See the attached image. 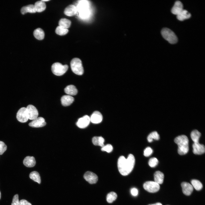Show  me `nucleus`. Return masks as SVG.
<instances>
[{
  "label": "nucleus",
  "mask_w": 205,
  "mask_h": 205,
  "mask_svg": "<svg viewBox=\"0 0 205 205\" xmlns=\"http://www.w3.org/2000/svg\"><path fill=\"white\" fill-rule=\"evenodd\" d=\"M74 101V98L68 95H63L61 99L62 105L65 106L70 105Z\"/></svg>",
  "instance_id": "a211bd4d"
},
{
  "label": "nucleus",
  "mask_w": 205,
  "mask_h": 205,
  "mask_svg": "<svg viewBox=\"0 0 205 205\" xmlns=\"http://www.w3.org/2000/svg\"><path fill=\"white\" fill-rule=\"evenodd\" d=\"M182 3L179 1H176L171 9V12L173 14L177 15L183 10Z\"/></svg>",
  "instance_id": "dca6fc26"
},
{
  "label": "nucleus",
  "mask_w": 205,
  "mask_h": 205,
  "mask_svg": "<svg viewBox=\"0 0 205 205\" xmlns=\"http://www.w3.org/2000/svg\"><path fill=\"white\" fill-rule=\"evenodd\" d=\"M26 108L28 119L33 120L38 117V111L34 106L29 104L27 106Z\"/></svg>",
  "instance_id": "1a4fd4ad"
},
{
  "label": "nucleus",
  "mask_w": 205,
  "mask_h": 205,
  "mask_svg": "<svg viewBox=\"0 0 205 205\" xmlns=\"http://www.w3.org/2000/svg\"><path fill=\"white\" fill-rule=\"evenodd\" d=\"M193 152L196 155H201L204 153L205 148L204 145L199 142L194 143L192 145Z\"/></svg>",
  "instance_id": "ddd939ff"
},
{
  "label": "nucleus",
  "mask_w": 205,
  "mask_h": 205,
  "mask_svg": "<svg viewBox=\"0 0 205 205\" xmlns=\"http://www.w3.org/2000/svg\"><path fill=\"white\" fill-rule=\"evenodd\" d=\"M144 188L147 191L151 193H154L160 189L159 184L153 181H148L143 184Z\"/></svg>",
  "instance_id": "0eeeda50"
},
{
  "label": "nucleus",
  "mask_w": 205,
  "mask_h": 205,
  "mask_svg": "<svg viewBox=\"0 0 205 205\" xmlns=\"http://www.w3.org/2000/svg\"><path fill=\"white\" fill-rule=\"evenodd\" d=\"M93 144L95 145H99L102 147L104 145V140L101 136H95L92 139Z\"/></svg>",
  "instance_id": "a878e982"
},
{
  "label": "nucleus",
  "mask_w": 205,
  "mask_h": 205,
  "mask_svg": "<svg viewBox=\"0 0 205 205\" xmlns=\"http://www.w3.org/2000/svg\"><path fill=\"white\" fill-rule=\"evenodd\" d=\"M191 16V14L187 10L183 9L181 13L177 15V18L179 20L183 21L189 19Z\"/></svg>",
  "instance_id": "5701e85b"
},
{
  "label": "nucleus",
  "mask_w": 205,
  "mask_h": 205,
  "mask_svg": "<svg viewBox=\"0 0 205 205\" xmlns=\"http://www.w3.org/2000/svg\"><path fill=\"white\" fill-rule=\"evenodd\" d=\"M183 192L184 194L189 196L191 194L193 191V187L189 183L183 182L181 184Z\"/></svg>",
  "instance_id": "2eb2a0df"
},
{
  "label": "nucleus",
  "mask_w": 205,
  "mask_h": 205,
  "mask_svg": "<svg viewBox=\"0 0 205 205\" xmlns=\"http://www.w3.org/2000/svg\"><path fill=\"white\" fill-rule=\"evenodd\" d=\"M1 197V192L0 191V199Z\"/></svg>",
  "instance_id": "37998d69"
},
{
  "label": "nucleus",
  "mask_w": 205,
  "mask_h": 205,
  "mask_svg": "<svg viewBox=\"0 0 205 205\" xmlns=\"http://www.w3.org/2000/svg\"><path fill=\"white\" fill-rule=\"evenodd\" d=\"M175 142L178 146V152L180 155L187 153L189 151V140L185 135H181L176 137L174 140Z\"/></svg>",
  "instance_id": "f03ea898"
},
{
  "label": "nucleus",
  "mask_w": 205,
  "mask_h": 205,
  "mask_svg": "<svg viewBox=\"0 0 205 205\" xmlns=\"http://www.w3.org/2000/svg\"><path fill=\"white\" fill-rule=\"evenodd\" d=\"M154 182L159 184L163 183L164 178L163 173L159 171H156L154 173Z\"/></svg>",
  "instance_id": "412c9836"
},
{
  "label": "nucleus",
  "mask_w": 205,
  "mask_h": 205,
  "mask_svg": "<svg viewBox=\"0 0 205 205\" xmlns=\"http://www.w3.org/2000/svg\"><path fill=\"white\" fill-rule=\"evenodd\" d=\"M30 178L39 184L41 183L40 177L39 173L36 171H33L29 175Z\"/></svg>",
  "instance_id": "c85d7f7f"
},
{
  "label": "nucleus",
  "mask_w": 205,
  "mask_h": 205,
  "mask_svg": "<svg viewBox=\"0 0 205 205\" xmlns=\"http://www.w3.org/2000/svg\"><path fill=\"white\" fill-rule=\"evenodd\" d=\"M70 66L72 71L76 74L81 75L83 74V68L82 62L79 58H73L70 62Z\"/></svg>",
  "instance_id": "7ed1b4c3"
},
{
  "label": "nucleus",
  "mask_w": 205,
  "mask_h": 205,
  "mask_svg": "<svg viewBox=\"0 0 205 205\" xmlns=\"http://www.w3.org/2000/svg\"><path fill=\"white\" fill-rule=\"evenodd\" d=\"M42 1L44 2H45V1H49L50 0H42Z\"/></svg>",
  "instance_id": "79ce46f5"
},
{
  "label": "nucleus",
  "mask_w": 205,
  "mask_h": 205,
  "mask_svg": "<svg viewBox=\"0 0 205 205\" xmlns=\"http://www.w3.org/2000/svg\"><path fill=\"white\" fill-rule=\"evenodd\" d=\"M68 68L67 65H63L59 62L54 63L51 67L52 72L54 74L57 76H61L64 74Z\"/></svg>",
  "instance_id": "39448f33"
},
{
  "label": "nucleus",
  "mask_w": 205,
  "mask_h": 205,
  "mask_svg": "<svg viewBox=\"0 0 205 205\" xmlns=\"http://www.w3.org/2000/svg\"><path fill=\"white\" fill-rule=\"evenodd\" d=\"M160 138L159 135L156 131H154L150 133L147 137L148 142H151L153 141V139L158 140Z\"/></svg>",
  "instance_id": "c756f323"
},
{
  "label": "nucleus",
  "mask_w": 205,
  "mask_h": 205,
  "mask_svg": "<svg viewBox=\"0 0 205 205\" xmlns=\"http://www.w3.org/2000/svg\"><path fill=\"white\" fill-rule=\"evenodd\" d=\"M117 197L116 194L113 192H112L107 195L106 199L107 201L109 203H111L115 200Z\"/></svg>",
  "instance_id": "2f4dec72"
},
{
  "label": "nucleus",
  "mask_w": 205,
  "mask_h": 205,
  "mask_svg": "<svg viewBox=\"0 0 205 205\" xmlns=\"http://www.w3.org/2000/svg\"><path fill=\"white\" fill-rule=\"evenodd\" d=\"M77 11V8L74 5H70L65 9L64 14L68 16H72L75 15Z\"/></svg>",
  "instance_id": "f3484780"
},
{
  "label": "nucleus",
  "mask_w": 205,
  "mask_h": 205,
  "mask_svg": "<svg viewBox=\"0 0 205 205\" xmlns=\"http://www.w3.org/2000/svg\"><path fill=\"white\" fill-rule=\"evenodd\" d=\"M16 118L18 120L21 122H26L28 118L26 108L22 107L20 108L17 113Z\"/></svg>",
  "instance_id": "6e6552de"
},
{
  "label": "nucleus",
  "mask_w": 205,
  "mask_h": 205,
  "mask_svg": "<svg viewBox=\"0 0 205 205\" xmlns=\"http://www.w3.org/2000/svg\"><path fill=\"white\" fill-rule=\"evenodd\" d=\"M201 135L200 132L196 130H194L191 132L190 137L194 143L199 142V139Z\"/></svg>",
  "instance_id": "cd10ccee"
},
{
  "label": "nucleus",
  "mask_w": 205,
  "mask_h": 205,
  "mask_svg": "<svg viewBox=\"0 0 205 205\" xmlns=\"http://www.w3.org/2000/svg\"><path fill=\"white\" fill-rule=\"evenodd\" d=\"M161 33L163 37L170 43L174 44L178 41V38L174 32L167 28H164L161 30Z\"/></svg>",
  "instance_id": "20e7f679"
},
{
  "label": "nucleus",
  "mask_w": 205,
  "mask_h": 205,
  "mask_svg": "<svg viewBox=\"0 0 205 205\" xmlns=\"http://www.w3.org/2000/svg\"><path fill=\"white\" fill-rule=\"evenodd\" d=\"M21 12L22 15H24L27 13H34L36 11L34 5L31 4L22 7L21 9Z\"/></svg>",
  "instance_id": "4be33fe9"
},
{
  "label": "nucleus",
  "mask_w": 205,
  "mask_h": 205,
  "mask_svg": "<svg viewBox=\"0 0 205 205\" xmlns=\"http://www.w3.org/2000/svg\"><path fill=\"white\" fill-rule=\"evenodd\" d=\"M191 183L192 186L197 190H201L203 187L202 183L199 181L193 179L191 181Z\"/></svg>",
  "instance_id": "7c9ffc66"
},
{
  "label": "nucleus",
  "mask_w": 205,
  "mask_h": 205,
  "mask_svg": "<svg viewBox=\"0 0 205 205\" xmlns=\"http://www.w3.org/2000/svg\"><path fill=\"white\" fill-rule=\"evenodd\" d=\"M135 163V157L132 154H130L126 159L123 156H120L117 163L120 173L123 176L128 175L132 171Z\"/></svg>",
  "instance_id": "f257e3e1"
},
{
  "label": "nucleus",
  "mask_w": 205,
  "mask_h": 205,
  "mask_svg": "<svg viewBox=\"0 0 205 205\" xmlns=\"http://www.w3.org/2000/svg\"><path fill=\"white\" fill-rule=\"evenodd\" d=\"M46 124L44 119L42 117H38L30 122L29 126L32 127L39 128L44 126Z\"/></svg>",
  "instance_id": "f8f14e48"
},
{
  "label": "nucleus",
  "mask_w": 205,
  "mask_h": 205,
  "mask_svg": "<svg viewBox=\"0 0 205 205\" xmlns=\"http://www.w3.org/2000/svg\"><path fill=\"white\" fill-rule=\"evenodd\" d=\"M68 29L64 28L59 26H58L55 32L57 34L63 36L66 34L68 32Z\"/></svg>",
  "instance_id": "473e14b6"
},
{
  "label": "nucleus",
  "mask_w": 205,
  "mask_h": 205,
  "mask_svg": "<svg viewBox=\"0 0 205 205\" xmlns=\"http://www.w3.org/2000/svg\"><path fill=\"white\" fill-rule=\"evenodd\" d=\"M90 122V117L87 115H85L79 118L76 124L79 128H83L87 127Z\"/></svg>",
  "instance_id": "9d476101"
},
{
  "label": "nucleus",
  "mask_w": 205,
  "mask_h": 205,
  "mask_svg": "<svg viewBox=\"0 0 205 205\" xmlns=\"http://www.w3.org/2000/svg\"><path fill=\"white\" fill-rule=\"evenodd\" d=\"M130 192L132 195L134 196H137L138 194V190L135 188H132L130 190Z\"/></svg>",
  "instance_id": "58836bf2"
},
{
  "label": "nucleus",
  "mask_w": 205,
  "mask_h": 205,
  "mask_svg": "<svg viewBox=\"0 0 205 205\" xmlns=\"http://www.w3.org/2000/svg\"><path fill=\"white\" fill-rule=\"evenodd\" d=\"M33 34L34 37L37 39L41 40L44 37V33L43 30L40 28H38L35 30Z\"/></svg>",
  "instance_id": "393cba45"
},
{
  "label": "nucleus",
  "mask_w": 205,
  "mask_h": 205,
  "mask_svg": "<svg viewBox=\"0 0 205 205\" xmlns=\"http://www.w3.org/2000/svg\"><path fill=\"white\" fill-rule=\"evenodd\" d=\"M90 121L93 123L98 124L101 122L102 120V116L99 111L94 112L90 117Z\"/></svg>",
  "instance_id": "4468645a"
},
{
  "label": "nucleus",
  "mask_w": 205,
  "mask_h": 205,
  "mask_svg": "<svg viewBox=\"0 0 205 205\" xmlns=\"http://www.w3.org/2000/svg\"><path fill=\"white\" fill-rule=\"evenodd\" d=\"M71 22V21L66 18L61 19L59 22V26L64 28L67 29L70 26Z\"/></svg>",
  "instance_id": "bb28decb"
},
{
  "label": "nucleus",
  "mask_w": 205,
  "mask_h": 205,
  "mask_svg": "<svg viewBox=\"0 0 205 205\" xmlns=\"http://www.w3.org/2000/svg\"><path fill=\"white\" fill-rule=\"evenodd\" d=\"M7 146L5 143L0 141V155L3 154L7 149Z\"/></svg>",
  "instance_id": "c9c22d12"
},
{
  "label": "nucleus",
  "mask_w": 205,
  "mask_h": 205,
  "mask_svg": "<svg viewBox=\"0 0 205 205\" xmlns=\"http://www.w3.org/2000/svg\"><path fill=\"white\" fill-rule=\"evenodd\" d=\"M65 92L69 95H77L78 91L76 87L71 85L66 86L64 89Z\"/></svg>",
  "instance_id": "aec40b11"
},
{
  "label": "nucleus",
  "mask_w": 205,
  "mask_h": 205,
  "mask_svg": "<svg viewBox=\"0 0 205 205\" xmlns=\"http://www.w3.org/2000/svg\"><path fill=\"white\" fill-rule=\"evenodd\" d=\"M19 205H32L29 202L26 200L22 199L19 201Z\"/></svg>",
  "instance_id": "ea45409f"
},
{
  "label": "nucleus",
  "mask_w": 205,
  "mask_h": 205,
  "mask_svg": "<svg viewBox=\"0 0 205 205\" xmlns=\"http://www.w3.org/2000/svg\"><path fill=\"white\" fill-rule=\"evenodd\" d=\"M34 6L36 12H41L44 11L46 7L45 3L42 0L36 2Z\"/></svg>",
  "instance_id": "b1692460"
},
{
  "label": "nucleus",
  "mask_w": 205,
  "mask_h": 205,
  "mask_svg": "<svg viewBox=\"0 0 205 205\" xmlns=\"http://www.w3.org/2000/svg\"><path fill=\"white\" fill-rule=\"evenodd\" d=\"M158 163V159L156 158L153 157L149 159L148 162V164L150 167H154L157 165Z\"/></svg>",
  "instance_id": "72a5a7b5"
},
{
  "label": "nucleus",
  "mask_w": 205,
  "mask_h": 205,
  "mask_svg": "<svg viewBox=\"0 0 205 205\" xmlns=\"http://www.w3.org/2000/svg\"><path fill=\"white\" fill-rule=\"evenodd\" d=\"M84 178L90 184L96 183L98 180L97 175L95 173L90 171L85 172L84 175Z\"/></svg>",
  "instance_id": "9b49d317"
},
{
  "label": "nucleus",
  "mask_w": 205,
  "mask_h": 205,
  "mask_svg": "<svg viewBox=\"0 0 205 205\" xmlns=\"http://www.w3.org/2000/svg\"><path fill=\"white\" fill-rule=\"evenodd\" d=\"M153 150L150 147H148L145 148L144 151V155L145 157L150 156L153 153Z\"/></svg>",
  "instance_id": "e433bc0d"
},
{
  "label": "nucleus",
  "mask_w": 205,
  "mask_h": 205,
  "mask_svg": "<svg viewBox=\"0 0 205 205\" xmlns=\"http://www.w3.org/2000/svg\"><path fill=\"white\" fill-rule=\"evenodd\" d=\"M11 205H19L18 194L15 195L13 196Z\"/></svg>",
  "instance_id": "4c0bfd02"
},
{
  "label": "nucleus",
  "mask_w": 205,
  "mask_h": 205,
  "mask_svg": "<svg viewBox=\"0 0 205 205\" xmlns=\"http://www.w3.org/2000/svg\"><path fill=\"white\" fill-rule=\"evenodd\" d=\"M113 149V148L112 145L107 144L102 147L101 150L102 151H105L108 153H110L112 151Z\"/></svg>",
  "instance_id": "f704fd0d"
},
{
  "label": "nucleus",
  "mask_w": 205,
  "mask_h": 205,
  "mask_svg": "<svg viewBox=\"0 0 205 205\" xmlns=\"http://www.w3.org/2000/svg\"><path fill=\"white\" fill-rule=\"evenodd\" d=\"M148 205H162V204L159 202L153 204H150Z\"/></svg>",
  "instance_id": "a19ab883"
},
{
  "label": "nucleus",
  "mask_w": 205,
  "mask_h": 205,
  "mask_svg": "<svg viewBox=\"0 0 205 205\" xmlns=\"http://www.w3.org/2000/svg\"><path fill=\"white\" fill-rule=\"evenodd\" d=\"M23 163L24 165L27 167H32L35 165L36 161L34 157L27 156L24 158Z\"/></svg>",
  "instance_id": "6ab92c4d"
},
{
  "label": "nucleus",
  "mask_w": 205,
  "mask_h": 205,
  "mask_svg": "<svg viewBox=\"0 0 205 205\" xmlns=\"http://www.w3.org/2000/svg\"><path fill=\"white\" fill-rule=\"evenodd\" d=\"M89 4L86 1H81L78 5L80 16L83 18L88 17L90 15Z\"/></svg>",
  "instance_id": "423d86ee"
}]
</instances>
